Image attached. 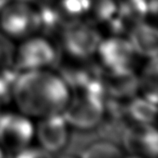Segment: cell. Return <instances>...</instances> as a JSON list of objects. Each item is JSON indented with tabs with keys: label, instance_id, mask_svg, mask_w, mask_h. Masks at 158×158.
Instances as JSON below:
<instances>
[{
	"label": "cell",
	"instance_id": "cell-20",
	"mask_svg": "<svg viewBox=\"0 0 158 158\" xmlns=\"http://www.w3.org/2000/svg\"><path fill=\"white\" fill-rule=\"evenodd\" d=\"M6 0H0V7H3V5H5Z\"/></svg>",
	"mask_w": 158,
	"mask_h": 158
},
{
	"label": "cell",
	"instance_id": "cell-10",
	"mask_svg": "<svg viewBox=\"0 0 158 158\" xmlns=\"http://www.w3.org/2000/svg\"><path fill=\"white\" fill-rule=\"evenodd\" d=\"M101 78L104 89L115 97H128L135 92L139 81L130 68L108 69Z\"/></svg>",
	"mask_w": 158,
	"mask_h": 158
},
{
	"label": "cell",
	"instance_id": "cell-3",
	"mask_svg": "<svg viewBox=\"0 0 158 158\" xmlns=\"http://www.w3.org/2000/svg\"><path fill=\"white\" fill-rule=\"evenodd\" d=\"M3 31L13 37H25L40 28L38 11L23 1L5 4L0 15Z\"/></svg>",
	"mask_w": 158,
	"mask_h": 158
},
{
	"label": "cell",
	"instance_id": "cell-13",
	"mask_svg": "<svg viewBox=\"0 0 158 158\" xmlns=\"http://www.w3.org/2000/svg\"><path fill=\"white\" fill-rule=\"evenodd\" d=\"M123 153L117 145L111 141H97L86 147L82 151L81 156L87 158H112L120 157Z\"/></svg>",
	"mask_w": 158,
	"mask_h": 158
},
{
	"label": "cell",
	"instance_id": "cell-5",
	"mask_svg": "<svg viewBox=\"0 0 158 158\" xmlns=\"http://www.w3.org/2000/svg\"><path fill=\"white\" fill-rule=\"evenodd\" d=\"M33 136L30 121L17 114L0 116V145L8 151L19 152L28 146Z\"/></svg>",
	"mask_w": 158,
	"mask_h": 158
},
{
	"label": "cell",
	"instance_id": "cell-17",
	"mask_svg": "<svg viewBox=\"0 0 158 158\" xmlns=\"http://www.w3.org/2000/svg\"><path fill=\"white\" fill-rule=\"evenodd\" d=\"M7 68H3V71L0 73V102H5L9 99L15 79L18 76L15 71Z\"/></svg>",
	"mask_w": 158,
	"mask_h": 158
},
{
	"label": "cell",
	"instance_id": "cell-18",
	"mask_svg": "<svg viewBox=\"0 0 158 158\" xmlns=\"http://www.w3.org/2000/svg\"><path fill=\"white\" fill-rule=\"evenodd\" d=\"M14 57V46L5 35L0 33V69L8 67Z\"/></svg>",
	"mask_w": 158,
	"mask_h": 158
},
{
	"label": "cell",
	"instance_id": "cell-14",
	"mask_svg": "<svg viewBox=\"0 0 158 158\" xmlns=\"http://www.w3.org/2000/svg\"><path fill=\"white\" fill-rule=\"evenodd\" d=\"M145 91V98L153 103L157 102V57L150 58V63L148 64L144 71V75L141 81Z\"/></svg>",
	"mask_w": 158,
	"mask_h": 158
},
{
	"label": "cell",
	"instance_id": "cell-11",
	"mask_svg": "<svg viewBox=\"0 0 158 158\" xmlns=\"http://www.w3.org/2000/svg\"><path fill=\"white\" fill-rule=\"evenodd\" d=\"M135 53L149 58L157 57V30L147 23L138 22L130 30V40Z\"/></svg>",
	"mask_w": 158,
	"mask_h": 158
},
{
	"label": "cell",
	"instance_id": "cell-12",
	"mask_svg": "<svg viewBox=\"0 0 158 158\" xmlns=\"http://www.w3.org/2000/svg\"><path fill=\"white\" fill-rule=\"evenodd\" d=\"M156 104L146 98H136L128 107V112L131 117L139 123L151 124L155 120Z\"/></svg>",
	"mask_w": 158,
	"mask_h": 158
},
{
	"label": "cell",
	"instance_id": "cell-6",
	"mask_svg": "<svg viewBox=\"0 0 158 158\" xmlns=\"http://www.w3.org/2000/svg\"><path fill=\"white\" fill-rule=\"evenodd\" d=\"M56 53L53 46L42 38H32L20 46L16 67L18 70H36L52 64L55 61Z\"/></svg>",
	"mask_w": 158,
	"mask_h": 158
},
{
	"label": "cell",
	"instance_id": "cell-1",
	"mask_svg": "<svg viewBox=\"0 0 158 158\" xmlns=\"http://www.w3.org/2000/svg\"><path fill=\"white\" fill-rule=\"evenodd\" d=\"M12 95L22 112L40 117L62 113L70 100L63 79L41 69L27 70L16 77Z\"/></svg>",
	"mask_w": 158,
	"mask_h": 158
},
{
	"label": "cell",
	"instance_id": "cell-19",
	"mask_svg": "<svg viewBox=\"0 0 158 158\" xmlns=\"http://www.w3.org/2000/svg\"><path fill=\"white\" fill-rule=\"evenodd\" d=\"M51 156V154L43 148H28L25 147L21 151L18 152V157H26V158H32V157H47Z\"/></svg>",
	"mask_w": 158,
	"mask_h": 158
},
{
	"label": "cell",
	"instance_id": "cell-9",
	"mask_svg": "<svg viewBox=\"0 0 158 158\" xmlns=\"http://www.w3.org/2000/svg\"><path fill=\"white\" fill-rule=\"evenodd\" d=\"M123 139L128 151L152 157L157 155V132L150 124L139 123L132 126L124 133Z\"/></svg>",
	"mask_w": 158,
	"mask_h": 158
},
{
	"label": "cell",
	"instance_id": "cell-21",
	"mask_svg": "<svg viewBox=\"0 0 158 158\" xmlns=\"http://www.w3.org/2000/svg\"><path fill=\"white\" fill-rule=\"evenodd\" d=\"M2 155H3V154H2V152H1V150H0V157H2Z\"/></svg>",
	"mask_w": 158,
	"mask_h": 158
},
{
	"label": "cell",
	"instance_id": "cell-16",
	"mask_svg": "<svg viewBox=\"0 0 158 158\" xmlns=\"http://www.w3.org/2000/svg\"><path fill=\"white\" fill-rule=\"evenodd\" d=\"M89 6L90 0H61L60 1L62 13L70 17H77V16L88 13Z\"/></svg>",
	"mask_w": 158,
	"mask_h": 158
},
{
	"label": "cell",
	"instance_id": "cell-4",
	"mask_svg": "<svg viewBox=\"0 0 158 158\" xmlns=\"http://www.w3.org/2000/svg\"><path fill=\"white\" fill-rule=\"evenodd\" d=\"M64 48L77 58H88L97 51L101 42L99 33L94 28L80 21L70 22L62 32Z\"/></svg>",
	"mask_w": 158,
	"mask_h": 158
},
{
	"label": "cell",
	"instance_id": "cell-8",
	"mask_svg": "<svg viewBox=\"0 0 158 158\" xmlns=\"http://www.w3.org/2000/svg\"><path fill=\"white\" fill-rule=\"evenodd\" d=\"M97 51L108 69L130 68L135 51L129 40L113 37L101 41Z\"/></svg>",
	"mask_w": 158,
	"mask_h": 158
},
{
	"label": "cell",
	"instance_id": "cell-2",
	"mask_svg": "<svg viewBox=\"0 0 158 158\" xmlns=\"http://www.w3.org/2000/svg\"><path fill=\"white\" fill-rule=\"evenodd\" d=\"M103 112V97L78 90L63 110V117L74 127L89 129L100 123Z\"/></svg>",
	"mask_w": 158,
	"mask_h": 158
},
{
	"label": "cell",
	"instance_id": "cell-7",
	"mask_svg": "<svg viewBox=\"0 0 158 158\" xmlns=\"http://www.w3.org/2000/svg\"><path fill=\"white\" fill-rule=\"evenodd\" d=\"M66 120L61 113L44 116L37 127V136L41 146L51 153L62 150L67 143L68 132Z\"/></svg>",
	"mask_w": 158,
	"mask_h": 158
},
{
	"label": "cell",
	"instance_id": "cell-15",
	"mask_svg": "<svg viewBox=\"0 0 158 158\" xmlns=\"http://www.w3.org/2000/svg\"><path fill=\"white\" fill-rule=\"evenodd\" d=\"M118 6L114 0H90L89 10L93 18L97 21L106 22L115 15Z\"/></svg>",
	"mask_w": 158,
	"mask_h": 158
}]
</instances>
